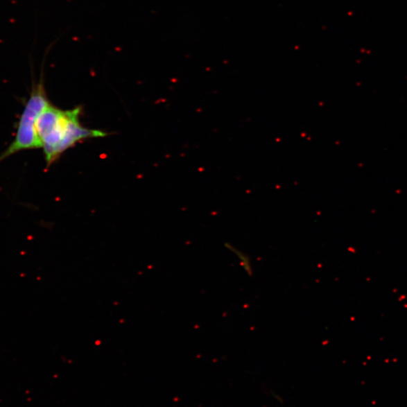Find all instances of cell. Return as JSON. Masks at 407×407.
Segmentation results:
<instances>
[{"instance_id": "1", "label": "cell", "mask_w": 407, "mask_h": 407, "mask_svg": "<svg viewBox=\"0 0 407 407\" xmlns=\"http://www.w3.org/2000/svg\"><path fill=\"white\" fill-rule=\"evenodd\" d=\"M80 108L62 110L50 103L41 112L36 127L47 168L78 142L107 135L98 130L83 127L80 122Z\"/></svg>"}, {"instance_id": "2", "label": "cell", "mask_w": 407, "mask_h": 407, "mask_svg": "<svg viewBox=\"0 0 407 407\" xmlns=\"http://www.w3.org/2000/svg\"><path fill=\"white\" fill-rule=\"evenodd\" d=\"M56 42L57 40L51 42L46 49L40 80L38 83L33 84L30 97L26 102L18 126H17L14 140L0 155V163L11 157L12 155L21 151L42 148L37 132V121L43 110L50 103L45 89L43 69H44V63L49 51L55 45Z\"/></svg>"}, {"instance_id": "3", "label": "cell", "mask_w": 407, "mask_h": 407, "mask_svg": "<svg viewBox=\"0 0 407 407\" xmlns=\"http://www.w3.org/2000/svg\"><path fill=\"white\" fill-rule=\"evenodd\" d=\"M226 247L240 259L241 265L242 267H243L245 271L248 274V275H252L253 268L252 266H251L249 257L243 252H241V251L236 249V248L230 245L228 243L226 244Z\"/></svg>"}]
</instances>
